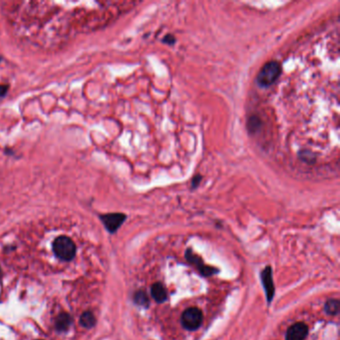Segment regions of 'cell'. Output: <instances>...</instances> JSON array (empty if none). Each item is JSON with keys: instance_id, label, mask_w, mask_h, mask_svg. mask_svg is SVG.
<instances>
[{"instance_id": "obj_1", "label": "cell", "mask_w": 340, "mask_h": 340, "mask_svg": "<svg viewBox=\"0 0 340 340\" xmlns=\"http://www.w3.org/2000/svg\"><path fill=\"white\" fill-rule=\"evenodd\" d=\"M281 74V66L276 61L267 62L258 74V83L262 87H268L276 82Z\"/></svg>"}, {"instance_id": "obj_2", "label": "cell", "mask_w": 340, "mask_h": 340, "mask_svg": "<svg viewBox=\"0 0 340 340\" xmlns=\"http://www.w3.org/2000/svg\"><path fill=\"white\" fill-rule=\"evenodd\" d=\"M53 250L60 259L71 260L75 257L76 246L74 242L70 238L60 236L53 242Z\"/></svg>"}, {"instance_id": "obj_3", "label": "cell", "mask_w": 340, "mask_h": 340, "mask_svg": "<svg viewBox=\"0 0 340 340\" xmlns=\"http://www.w3.org/2000/svg\"><path fill=\"white\" fill-rule=\"evenodd\" d=\"M183 327L189 331L198 329L203 324V312L198 308H190L186 309L181 317Z\"/></svg>"}, {"instance_id": "obj_4", "label": "cell", "mask_w": 340, "mask_h": 340, "mask_svg": "<svg viewBox=\"0 0 340 340\" xmlns=\"http://www.w3.org/2000/svg\"><path fill=\"white\" fill-rule=\"evenodd\" d=\"M185 256H186V259L190 263H192L194 266H195L196 270L199 271V273L203 276L213 275H216V274H218L220 272L218 268H214V267H211L210 265H207L198 255H195V254L193 253L192 248H187Z\"/></svg>"}, {"instance_id": "obj_5", "label": "cell", "mask_w": 340, "mask_h": 340, "mask_svg": "<svg viewBox=\"0 0 340 340\" xmlns=\"http://www.w3.org/2000/svg\"><path fill=\"white\" fill-rule=\"evenodd\" d=\"M127 217L125 213L121 212H111V213H105L101 214L100 220L102 221L103 225L105 226L106 229L111 234L116 232L120 227L123 225V223L126 221Z\"/></svg>"}, {"instance_id": "obj_6", "label": "cell", "mask_w": 340, "mask_h": 340, "mask_svg": "<svg viewBox=\"0 0 340 340\" xmlns=\"http://www.w3.org/2000/svg\"><path fill=\"white\" fill-rule=\"evenodd\" d=\"M260 280L263 286V290L265 292V296L267 299V303L270 304L275 296V284L273 279V271L270 265L264 267V270L260 274Z\"/></svg>"}, {"instance_id": "obj_7", "label": "cell", "mask_w": 340, "mask_h": 340, "mask_svg": "<svg viewBox=\"0 0 340 340\" xmlns=\"http://www.w3.org/2000/svg\"><path fill=\"white\" fill-rule=\"evenodd\" d=\"M308 335V327L303 322H296V324L290 326L285 333V340H306Z\"/></svg>"}, {"instance_id": "obj_8", "label": "cell", "mask_w": 340, "mask_h": 340, "mask_svg": "<svg viewBox=\"0 0 340 340\" xmlns=\"http://www.w3.org/2000/svg\"><path fill=\"white\" fill-rule=\"evenodd\" d=\"M151 294L156 302L163 303L167 300V291L165 286L161 282H156L151 288Z\"/></svg>"}, {"instance_id": "obj_9", "label": "cell", "mask_w": 340, "mask_h": 340, "mask_svg": "<svg viewBox=\"0 0 340 340\" xmlns=\"http://www.w3.org/2000/svg\"><path fill=\"white\" fill-rule=\"evenodd\" d=\"M71 324H72V319H71L70 315L67 313H62L56 319V328L59 331H64L70 327Z\"/></svg>"}, {"instance_id": "obj_10", "label": "cell", "mask_w": 340, "mask_h": 340, "mask_svg": "<svg viewBox=\"0 0 340 340\" xmlns=\"http://www.w3.org/2000/svg\"><path fill=\"white\" fill-rule=\"evenodd\" d=\"M340 309V302L338 299H329L326 301L324 306V311L328 315H337Z\"/></svg>"}, {"instance_id": "obj_11", "label": "cell", "mask_w": 340, "mask_h": 340, "mask_svg": "<svg viewBox=\"0 0 340 340\" xmlns=\"http://www.w3.org/2000/svg\"><path fill=\"white\" fill-rule=\"evenodd\" d=\"M95 322H96V319H95L93 313L90 311H86L81 315L80 324L82 326H84L86 328L93 327L95 325Z\"/></svg>"}, {"instance_id": "obj_12", "label": "cell", "mask_w": 340, "mask_h": 340, "mask_svg": "<svg viewBox=\"0 0 340 340\" xmlns=\"http://www.w3.org/2000/svg\"><path fill=\"white\" fill-rule=\"evenodd\" d=\"M134 301L138 306L148 308L150 306V300L147 293L144 291H139L134 295Z\"/></svg>"}, {"instance_id": "obj_13", "label": "cell", "mask_w": 340, "mask_h": 340, "mask_svg": "<svg viewBox=\"0 0 340 340\" xmlns=\"http://www.w3.org/2000/svg\"><path fill=\"white\" fill-rule=\"evenodd\" d=\"M260 119L258 116H252L247 121V129L250 133H257L260 128Z\"/></svg>"}, {"instance_id": "obj_14", "label": "cell", "mask_w": 340, "mask_h": 340, "mask_svg": "<svg viewBox=\"0 0 340 340\" xmlns=\"http://www.w3.org/2000/svg\"><path fill=\"white\" fill-rule=\"evenodd\" d=\"M163 41H164L165 43L169 44V45H173V44L176 42V39H175V37L173 36L172 34H168V35H166V36L164 37Z\"/></svg>"}, {"instance_id": "obj_15", "label": "cell", "mask_w": 340, "mask_h": 340, "mask_svg": "<svg viewBox=\"0 0 340 340\" xmlns=\"http://www.w3.org/2000/svg\"><path fill=\"white\" fill-rule=\"evenodd\" d=\"M202 181V177L200 175H196L193 178V181H192V185H193V188H196L199 186L200 182Z\"/></svg>"}, {"instance_id": "obj_16", "label": "cell", "mask_w": 340, "mask_h": 340, "mask_svg": "<svg viewBox=\"0 0 340 340\" xmlns=\"http://www.w3.org/2000/svg\"><path fill=\"white\" fill-rule=\"evenodd\" d=\"M9 90V85H0V97H4Z\"/></svg>"}, {"instance_id": "obj_17", "label": "cell", "mask_w": 340, "mask_h": 340, "mask_svg": "<svg viewBox=\"0 0 340 340\" xmlns=\"http://www.w3.org/2000/svg\"><path fill=\"white\" fill-rule=\"evenodd\" d=\"M1 277H2V273H1V270H0V280H1Z\"/></svg>"}, {"instance_id": "obj_18", "label": "cell", "mask_w": 340, "mask_h": 340, "mask_svg": "<svg viewBox=\"0 0 340 340\" xmlns=\"http://www.w3.org/2000/svg\"><path fill=\"white\" fill-rule=\"evenodd\" d=\"M1 60H2V58H1V57H0V61H1Z\"/></svg>"}]
</instances>
